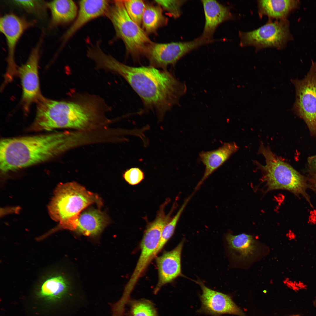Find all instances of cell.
I'll return each mask as SVG.
<instances>
[{"label": "cell", "mask_w": 316, "mask_h": 316, "mask_svg": "<svg viewBox=\"0 0 316 316\" xmlns=\"http://www.w3.org/2000/svg\"><path fill=\"white\" fill-rule=\"evenodd\" d=\"M289 21L286 19L272 21L253 31L241 32L239 36L241 47L251 46L259 50L267 47L283 49L293 40Z\"/></svg>", "instance_id": "ba28073f"}, {"label": "cell", "mask_w": 316, "mask_h": 316, "mask_svg": "<svg viewBox=\"0 0 316 316\" xmlns=\"http://www.w3.org/2000/svg\"><path fill=\"white\" fill-rule=\"evenodd\" d=\"M110 3V1L108 0L79 1L77 16L73 24L63 36V43L89 21L105 15Z\"/></svg>", "instance_id": "9a60e30c"}, {"label": "cell", "mask_w": 316, "mask_h": 316, "mask_svg": "<svg viewBox=\"0 0 316 316\" xmlns=\"http://www.w3.org/2000/svg\"><path fill=\"white\" fill-rule=\"evenodd\" d=\"M298 0H266L257 1L258 10L260 17L266 16L269 19H286L287 16L300 5Z\"/></svg>", "instance_id": "d6986e66"}, {"label": "cell", "mask_w": 316, "mask_h": 316, "mask_svg": "<svg viewBox=\"0 0 316 316\" xmlns=\"http://www.w3.org/2000/svg\"><path fill=\"white\" fill-rule=\"evenodd\" d=\"M12 3L28 12L38 13L47 7V3L40 0H13Z\"/></svg>", "instance_id": "83f0119b"}, {"label": "cell", "mask_w": 316, "mask_h": 316, "mask_svg": "<svg viewBox=\"0 0 316 316\" xmlns=\"http://www.w3.org/2000/svg\"><path fill=\"white\" fill-rule=\"evenodd\" d=\"M193 194H192L190 195L185 200L176 214L164 227L162 233L159 244L154 254L153 258L162 249L165 244L172 236L180 217Z\"/></svg>", "instance_id": "cb8c5ba5"}, {"label": "cell", "mask_w": 316, "mask_h": 316, "mask_svg": "<svg viewBox=\"0 0 316 316\" xmlns=\"http://www.w3.org/2000/svg\"><path fill=\"white\" fill-rule=\"evenodd\" d=\"M108 222L105 213L98 209H90L79 214L72 231L87 236H95L101 233Z\"/></svg>", "instance_id": "e0dca14e"}, {"label": "cell", "mask_w": 316, "mask_h": 316, "mask_svg": "<svg viewBox=\"0 0 316 316\" xmlns=\"http://www.w3.org/2000/svg\"><path fill=\"white\" fill-rule=\"evenodd\" d=\"M68 285L66 279L59 275L51 276L41 285L38 293L39 296L49 301H56L67 292Z\"/></svg>", "instance_id": "7402d4cb"}, {"label": "cell", "mask_w": 316, "mask_h": 316, "mask_svg": "<svg viewBox=\"0 0 316 316\" xmlns=\"http://www.w3.org/2000/svg\"><path fill=\"white\" fill-rule=\"evenodd\" d=\"M105 16L112 24L117 37L123 42L128 54L137 59L145 55L152 42L142 28L129 17L123 0L110 2Z\"/></svg>", "instance_id": "8992f818"}, {"label": "cell", "mask_w": 316, "mask_h": 316, "mask_svg": "<svg viewBox=\"0 0 316 316\" xmlns=\"http://www.w3.org/2000/svg\"><path fill=\"white\" fill-rule=\"evenodd\" d=\"M32 22L12 13L6 14L0 20V30L5 36L8 49L7 68L5 80H11L18 68L15 60V54L17 43L24 32L32 25Z\"/></svg>", "instance_id": "7c38bea8"}, {"label": "cell", "mask_w": 316, "mask_h": 316, "mask_svg": "<svg viewBox=\"0 0 316 316\" xmlns=\"http://www.w3.org/2000/svg\"><path fill=\"white\" fill-rule=\"evenodd\" d=\"M102 205L97 194L75 182L61 183L56 187L48 209L52 219L59 222L58 229H66L74 223L81 212L88 205Z\"/></svg>", "instance_id": "277c9868"}, {"label": "cell", "mask_w": 316, "mask_h": 316, "mask_svg": "<svg viewBox=\"0 0 316 316\" xmlns=\"http://www.w3.org/2000/svg\"><path fill=\"white\" fill-rule=\"evenodd\" d=\"M123 176L129 184L132 186L139 184L145 178L143 171L138 167L131 168L126 170L124 172Z\"/></svg>", "instance_id": "f1b7e54d"}, {"label": "cell", "mask_w": 316, "mask_h": 316, "mask_svg": "<svg viewBox=\"0 0 316 316\" xmlns=\"http://www.w3.org/2000/svg\"><path fill=\"white\" fill-rule=\"evenodd\" d=\"M41 42L33 49L26 63L18 68L23 89L22 102L25 110L37 103L43 97L41 94L38 72Z\"/></svg>", "instance_id": "8fae6325"}, {"label": "cell", "mask_w": 316, "mask_h": 316, "mask_svg": "<svg viewBox=\"0 0 316 316\" xmlns=\"http://www.w3.org/2000/svg\"><path fill=\"white\" fill-rule=\"evenodd\" d=\"M84 140L79 131L3 139L0 143V169L5 173L46 161Z\"/></svg>", "instance_id": "7a4b0ae2"}, {"label": "cell", "mask_w": 316, "mask_h": 316, "mask_svg": "<svg viewBox=\"0 0 316 316\" xmlns=\"http://www.w3.org/2000/svg\"><path fill=\"white\" fill-rule=\"evenodd\" d=\"M168 223L164 216L158 215L147 223L141 243V253L135 267L124 289L123 293L130 297L136 284L153 258L162 233Z\"/></svg>", "instance_id": "9c48e42d"}, {"label": "cell", "mask_w": 316, "mask_h": 316, "mask_svg": "<svg viewBox=\"0 0 316 316\" xmlns=\"http://www.w3.org/2000/svg\"><path fill=\"white\" fill-rule=\"evenodd\" d=\"M51 13V28L68 23L75 18L78 9L71 0H56L47 3Z\"/></svg>", "instance_id": "ffe728a7"}, {"label": "cell", "mask_w": 316, "mask_h": 316, "mask_svg": "<svg viewBox=\"0 0 316 316\" xmlns=\"http://www.w3.org/2000/svg\"><path fill=\"white\" fill-rule=\"evenodd\" d=\"M291 81L296 96L292 110L304 120L311 135L316 137V62L312 60L309 70L303 78Z\"/></svg>", "instance_id": "52a82bcc"}, {"label": "cell", "mask_w": 316, "mask_h": 316, "mask_svg": "<svg viewBox=\"0 0 316 316\" xmlns=\"http://www.w3.org/2000/svg\"><path fill=\"white\" fill-rule=\"evenodd\" d=\"M205 17V24L201 37L211 41L217 27L231 18L228 8L215 0H202Z\"/></svg>", "instance_id": "ac0fdd59"}, {"label": "cell", "mask_w": 316, "mask_h": 316, "mask_svg": "<svg viewBox=\"0 0 316 316\" xmlns=\"http://www.w3.org/2000/svg\"><path fill=\"white\" fill-rule=\"evenodd\" d=\"M209 41L200 37L192 41L184 42L157 43L152 42L145 56L151 66L165 69L175 64L185 54Z\"/></svg>", "instance_id": "30bf717a"}, {"label": "cell", "mask_w": 316, "mask_h": 316, "mask_svg": "<svg viewBox=\"0 0 316 316\" xmlns=\"http://www.w3.org/2000/svg\"><path fill=\"white\" fill-rule=\"evenodd\" d=\"M126 10L129 17L136 24L141 26L146 3L142 0H123Z\"/></svg>", "instance_id": "484cf974"}, {"label": "cell", "mask_w": 316, "mask_h": 316, "mask_svg": "<svg viewBox=\"0 0 316 316\" xmlns=\"http://www.w3.org/2000/svg\"><path fill=\"white\" fill-rule=\"evenodd\" d=\"M259 152L265 157L266 163L265 166L256 164L265 173L267 190H288L297 197L302 196L313 207L307 192L309 188L307 178L275 156L269 147L262 144Z\"/></svg>", "instance_id": "5b68a950"}, {"label": "cell", "mask_w": 316, "mask_h": 316, "mask_svg": "<svg viewBox=\"0 0 316 316\" xmlns=\"http://www.w3.org/2000/svg\"><path fill=\"white\" fill-rule=\"evenodd\" d=\"M185 1V0L154 1L155 3L174 18H178L180 16L181 6Z\"/></svg>", "instance_id": "4316f807"}, {"label": "cell", "mask_w": 316, "mask_h": 316, "mask_svg": "<svg viewBox=\"0 0 316 316\" xmlns=\"http://www.w3.org/2000/svg\"><path fill=\"white\" fill-rule=\"evenodd\" d=\"M238 147L235 142L225 143L216 150L201 152L199 154L200 158L205 166V170L204 175L196 185L195 190H197L210 175L222 165L232 154L238 150Z\"/></svg>", "instance_id": "2e32d148"}, {"label": "cell", "mask_w": 316, "mask_h": 316, "mask_svg": "<svg viewBox=\"0 0 316 316\" xmlns=\"http://www.w3.org/2000/svg\"><path fill=\"white\" fill-rule=\"evenodd\" d=\"M102 68L123 77L147 107L163 115L177 104L187 90L186 85L166 70L152 66L135 67L122 63L106 54L100 61Z\"/></svg>", "instance_id": "6da1fadb"}, {"label": "cell", "mask_w": 316, "mask_h": 316, "mask_svg": "<svg viewBox=\"0 0 316 316\" xmlns=\"http://www.w3.org/2000/svg\"><path fill=\"white\" fill-rule=\"evenodd\" d=\"M167 21L160 6L157 4L146 3L142 25L143 29L147 34L155 33L159 28L166 25Z\"/></svg>", "instance_id": "603a6c76"}, {"label": "cell", "mask_w": 316, "mask_h": 316, "mask_svg": "<svg viewBox=\"0 0 316 316\" xmlns=\"http://www.w3.org/2000/svg\"><path fill=\"white\" fill-rule=\"evenodd\" d=\"M314 305H315V306H316V300H315V301L314 302Z\"/></svg>", "instance_id": "1f68e13d"}, {"label": "cell", "mask_w": 316, "mask_h": 316, "mask_svg": "<svg viewBox=\"0 0 316 316\" xmlns=\"http://www.w3.org/2000/svg\"><path fill=\"white\" fill-rule=\"evenodd\" d=\"M196 282L200 286L202 291L200 296L201 306L198 311L199 313L211 316H221L225 314L245 316L230 296L210 289L200 280Z\"/></svg>", "instance_id": "4fadbf2b"}, {"label": "cell", "mask_w": 316, "mask_h": 316, "mask_svg": "<svg viewBox=\"0 0 316 316\" xmlns=\"http://www.w3.org/2000/svg\"><path fill=\"white\" fill-rule=\"evenodd\" d=\"M298 316V315H294V316Z\"/></svg>", "instance_id": "d6a6232c"}, {"label": "cell", "mask_w": 316, "mask_h": 316, "mask_svg": "<svg viewBox=\"0 0 316 316\" xmlns=\"http://www.w3.org/2000/svg\"><path fill=\"white\" fill-rule=\"evenodd\" d=\"M130 316H158L153 304L146 299L129 301Z\"/></svg>", "instance_id": "d4e9b609"}, {"label": "cell", "mask_w": 316, "mask_h": 316, "mask_svg": "<svg viewBox=\"0 0 316 316\" xmlns=\"http://www.w3.org/2000/svg\"><path fill=\"white\" fill-rule=\"evenodd\" d=\"M307 179L309 188L316 193V172L310 171Z\"/></svg>", "instance_id": "f546056e"}, {"label": "cell", "mask_w": 316, "mask_h": 316, "mask_svg": "<svg viewBox=\"0 0 316 316\" xmlns=\"http://www.w3.org/2000/svg\"><path fill=\"white\" fill-rule=\"evenodd\" d=\"M226 238L229 252L232 256L239 260L248 258L257 250V244L251 235L245 233L234 235L228 233Z\"/></svg>", "instance_id": "44dd1931"}, {"label": "cell", "mask_w": 316, "mask_h": 316, "mask_svg": "<svg viewBox=\"0 0 316 316\" xmlns=\"http://www.w3.org/2000/svg\"><path fill=\"white\" fill-rule=\"evenodd\" d=\"M308 162L310 171L316 172V155L309 157Z\"/></svg>", "instance_id": "4dcf8cb0"}, {"label": "cell", "mask_w": 316, "mask_h": 316, "mask_svg": "<svg viewBox=\"0 0 316 316\" xmlns=\"http://www.w3.org/2000/svg\"><path fill=\"white\" fill-rule=\"evenodd\" d=\"M37 103L32 126L36 130L71 128L87 132L99 128L105 121L101 105L96 99L65 102L43 97Z\"/></svg>", "instance_id": "3957f363"}, {"label": "cell", "mask_w": 316, "mask_h": 316, "mask_svg": "<svg viewBox=\"0 0 316 316\" xmlns=\"http://www.w3.org/2000/svg\"><path fill=\"white\" fill-rule=\"evenodd\" d=\"M185 239H182L172 250L165 252L156 258L158 280L154 291L157 294L163 286L173 281L181 273V254Z\"/></svg>", "instance_id": "5bb4252c"}]
</instances>
